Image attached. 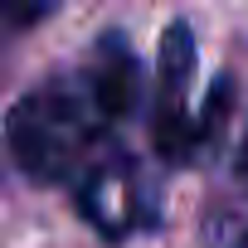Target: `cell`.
I'll return each instance as SVG.
<instances>
[{"label":"cell","mask_w":248,"mask_h":248,"mask_svg":"<svg viewBox=\"0 0 248 248\" xmlns=\"http://www.w3.org/2000/svg\"><path fill=\"white\" fill-rule=\"evenodd\" d=\"M122 122V112L97 88L93 68L49 78L25 93L10 112V151L34 180H78L97 161L102 132Z\"/></svg>","instance_id":"cell-1"},{"label":"cell","mask_w":248,"mask_h":248,"mask_svg":"<svg viewBox=\"0 0 248 248\" xmlns=\"http://www.w3.org/2000/svg\"><path fill=\"white\" fill-rule=\"evenodd\" d=\"M78 204L83 214L107 233V238H127L156 219V200L146 190V175L132 156H97L78 175Z\"/></svg>","instance_id":"cell-2"},{"label":"cell","mask_w":248,"mask_h":248,"mask_svg":"<svg viewBox=\"0 0 248 248\" xmlns=\"http://www.w3.org/2000/svg\"><path fill=\"white\" fill-rule=\"evenodd\" d=\"M190 73H195V34L175 20L161 39V83H156V117H151V137L156 151L175 166L195 161L200 151V132H195V117L185 107L190 97Z\"/></svg>","instance_id":"cell-3"},{"label":"cell","mask_w":248,"mask_h":248,"mask_svg":"<svg viewBox=\"0 0 248 248\" xmlns=\"http://www.w3.org/2000/svg\"><path fill=\"white\" fill-rule=\"evenodd\" d=\"M44 10H49V0H0V25L25 30V25H34Z\"/></svg>","instance_id":"cell-4"},{"label":"cell","mask_w":248,"mask_h":248,"mask_svg":"<svg viewBox=\"0 0 248 248\" xmlns=\"http://www.w3.org/2000/svg\"><path fill=\"white\" fill-rule=\"evenodd\" d=\"M209 248H248V229H243V224H224Z\"/></svg>","instance_id":"cell-5"},{"label":"cell","mask_w":248,"mask_h":248,"mask_svg":"<svg viewBox=\"0 0 248 248\" xmlns=\"http://www.w3.org/2000/svg\"><path fill=\"white\" fill-rule=\"evenodd\" d=\"M238 175H243V185H248V137H243V151H238Z\"/></svg>","instance_id":"cell-6"}]
</instances>
